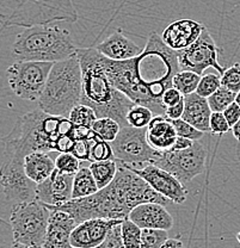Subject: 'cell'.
Instances as JSON below:
<instances>
[{
  "label": "cell",
  "instance_id": "obj_40",
  "mask_svg": "<svg viewBox=\"0 0 240 248\" xmlns=\"http://www.w3.org/2000/svg\"><path fill=\"white\" fill-rule=\"evenodd\" d=\"M14 244L15 239L11 224L0 217V248H11Z\"/></svg>",
  "mask_w": 240,
  "mask_h": 248
},
{
  "label": "cell",
  "instance_id": "obj_4",
  "mask_svg": "<svg viewBox=\"0 0 240 248\" xmlns=\"http://www.w3.org/2000/svg\"><path fill=\"white\" fill-rule=\"evenodd\" d=\"M82 73V94L80 104L94 108L97 118L109 117L115 120L121 128L127 126V113L135 103L110 81L96 48L78 49Z\"/></svg>",
  "mask_w": 240,
  "mask_h": 248
},
{
  "label": "cell",
  "instance_id": "obj_39",
  "mask_svg": "<svg viewBox=\"0 0 240 248\" xmlns=\"http://www.w3.org/2000/svg\"><path fill=\"white\" fill-rule=\"evenodd\" d=\"M209 126H210V133L216 134V135H224V134L228 133L229 129H231L223 112L211 113Z\"/></svg>",
  "mask_w": 240,
  "mask_h": 248
},
{
  "label": "cell",
  "instance_id": "obj_41",
  "mask_svg": "<svg viewBox=\"0 0 240 248\" xmlns=\"http://www.w3.org/2000/svg\"><path fill=\"white\" fill-rule=\"evenodd\" d=\"M184 99V95L182 94L178 90L175 89V87H171V89L167 90L166 92L162 95V104L165 105V108L172 107V105H177L178 103L182 102Z\"/></svg>",
  "mask_w": 240,
  "mask_h": 248
},
{
  "label": "cell",
  "instance_id": "obj_31",
  "mask_svg": "<svg viewBox=\"0 0 240 248\" xmlns=\"http://www.w3.org/2000/svg\"><path fill=\"white\" fill-rule=\"evenodd\" d=\"M122 240L126 248H141V228L127 218L121 224Z\"/></svg>",
  "mask_w": 240,
  "mask_h": 248
},
{
  "label": "cell",
  "instance_id": "obj_13",
  "mask_svg": "<svg viewBox=\"0 0 240 248\" xmlns=\"http://www.w3.org/2000/svg\"><path fill=\"white\" fill-rule=\"evenodd\" d=\"M0 185L5 198L12 204L25 203L36 200V186L28 178L24 170V160L15 156H6L0 166Z\"/></svg>",
  "mask_w": 240,
  "mask_h": 248
},
{
  "label": "cell",
  "instance_id": "obj_26",
  "mask_svg": "<svg viewBox=\"0 0 240 248\" xmlns=\"http://www.w3.org/2000/svg\"><path fill=\"white\" fill-rule=\"evenodd\" d=\"M201 77L192 71H179L172 80V86L178 90L183 95L192 94L196 92Z\"/></svg>",
  "mask_w": 240,
  "mask_h": 248
},
{
  "label": "cell",
  "instance_id": "obj_43",
  "mask_svg": "<svg viewBox=\"0 0 240 248\" xmlns=\"http://www.w3.org/2000/svg\"><path fill=\"white\" fill-rule=\"evenodd\" d=\"M183 112H184V99L178 103L177 105H172V107H167L165 108V116L172 121L182 118Z\"/></svg>",
  "mask_w": 240,
  "mask_h": 248
},
{
  "label": "cell",
  "instance_id": "obj_9",
  "mask_svg": "<svg viewBox=\"0 0 240 248\" xmlns=\"http://www.w3.org/2000/svg\"><path fill=\"white\" fill-rule=\"evenodd\" d=\"M147 128H134L127 125L121 128L110 146L117 162L127 164L134 169H144L159 156L160 152L154 151L147 142Z\"/></svg>",
  "mask_w": 240,
  "mask_h": 248
},
{
  "label": "cell",
  "instance_id": "obj_7",
  "mask_svg": "<svg viewBox=\"0 0 240 248\" xmlns=\"http://www.w3.org/2000/svg\"><path fill=\"white\" fill-rule=\"evenodd\" d=\"M77 19L72 0H0V25L4 28L74 23Z\"/></svg>",
  "mask_w": 240,
  "mask_h": 248
},
{
  "label": "cell",
  "instance_id": "obj_47",
  "mask_svg": "<svg viewBox=\"0 0 240 248\" xmlns=\"http://www.w3.org/2000/svg\"><path fill=\"white\" fill-rule=\"evenodd\" d=\"M11 248H32V247H28V246H25V245H22V244H18V242H15V244L12 245Z\"/></svg>",
  "mask_w": 240,
  "mask_h": 248
},
{
  "label": "cell",
  "instance_id": "obj_14",
  "mask_svg": "<svg viewBox=\"0 0 240 248\" xmlns=\"http://www.w3.org/2000/svg\"><path fill=\"white\" fill-rule=\"evenodd\" d=\"M122 164V162H121ZM135 174L141 177L154 191L167 198L171 203L183 204L187 201L188 190L175 175L167 170L160 169L156 165H147L144 169H134L127 164H123Z\"/></svg>",
  "mask_w": 240,
  "mask_h": 248
},
{
  "label": "cell",
  "instance_id": "obj_35",
  "mask_svg": "<svg viewBox=\"0 0 240 248\" xmlns=\"http://www.w3.org/2000/svg\"><path fill=\"white\" fill-rule=\"evenodd\" d=\"M105 160H115L112 148L110 142L104 141L98 136L91 146V162L105 161Z\"/></svg>",
  "mask_w": 240,
  "mask_h": 248
},
{
  "label": "cell",
  "instance_id": "obj_23",
  "mask_svg": "<svg viewBox=\"0 0 240 248\" xmlns=\"http://www.w3.org/2000/svg\"><path fill=\"white\" fill-rule=\"evenodd\" d=\"M55 170V160L46 152H32L24 157V170L36 184L46 180Z\"/></svg>",
  "mask_w": 240,
  "mask_h": 248
},
{
  "label": "cell",
  "instance_id": "obj_45",
  "mask_svg": "<svg viewBox=\"0 0 240 248\" xmlns=\"http://www.w3.org/2000/svg\"><path fill=\"white\" fill-rule=\"evenodd\" d=\"M161 248H184V245L179 239H167Z\"/></svg>",
  "mask_w": 240,
  "mask_h": 248
},
{
  "label": "cell",
  "instance_id": "obj_1",
  "mask_svg": "<svg viewBox=\"0 0 240 248\" xmlns=\"http://www.w3.org/2000/svg\"><path fill=\"white\" fill-rule=\"evenodd\" d=\"M100 61L113 86L138 105L148 108L154 115L165 116L162 95L172 86L180 71L178 51L172 50L152 32L138 56L126 61H112L100 54Z\"/></svg>",
  "mask_w": 240,
  "mask_h": 248
},
{
  "label": "cell",
  "instance_id": "obj_17",
  "mask_svg": "<svg viewBox=\"0 0 240 248\" xmlns=\"http://www.w3.org/2000/svg\"><path fill=\"white\" fill-rule=\"evenodd\" d=\"M205 28V25L193 19H178L162 31L161 40L172 50L180 51L192 46Z\"/></svg>",
  "mask_w": 240,
  "mask_h": 248
},
{
  "label": "cell",
  "instance_id": "obj_36",
  "mask_svg": "<svg viewBox=\"0 0 240 248\" xmlns=\"http://www.w3.org/2000/svg\"><path fill=\"white\" fill-rule=\"evenodd\" d=\"M55 169L67 174H76L80 170V160L72 153H60L55 159Z\"/></svg>",
  "mask_w": 240,
  "mask_h": 248
},
{
  "label": "cell",
  "instance_id": "obj_44",
  "mask_svg": "<svg viewBox=\"0 0 240 248\" xmlns=\"http://www.w3.org/2000/svg\"><path fill=\"white\" fill-rule=\"evenodd\" d=\"M192 143H193V141H192V140L178 136L176 140V143H175L174 147H172V151H182V149H188L192 146Z\"/></svg>",
  "mask_w": 240,
  "mask_h": 248
},
{
  "label": "cell",
  "instance_id": "obj_50",
  "mask_svg": "<svg viewBox=\"0 0 240 248\" xmlns=\"http://www.w3.org/2000/svg\"><path fill=\"white\" fill-rule=\"evenodd\" d=\"M42 248H43V247H42Z\"/></svg>",
  "mask_w": 240,
  "mask_h": 248
},
{
  "label": "cell",
  "instance_id": "obj_16",
  "mask_svg": "<svg viewBox=\"0 0 240 248\" xmlns=\"http://www.w3.org/2000/svg\"><path fill=\"white\" fill-rule=\"evenodd\" d=\"M122 222L112 218H91L81 222L72 232L71 245L73 248H96L104 241L112 227Z\"/></svg>",
  "mask_w": 240,
  "mask_h": 248
},
{
  "label": "cell",
  "instance_id": "obj_20",
  "mask_svg": "<svg viewBox=\"0 0 240 248\" xmlns=\"http://www.w3.org/2000/svg\"><path fill=\"white\" fill-rule=\"evenodd\" d=\"M146 138L154 151L166 152L172 149L178 136L171 120L166 116L156 115L147 126Z\"/></svg>",
  "mask_w": 240,
  "mask_h": 248
},
{
  "label": "cell",
  "instance_id": "obj_24",
  "mask_svg": "<svg viewBox=\"0 0 240 248\" xmlns=\"http://www.w3.org/2000/svg\"><path fill=\"white\" fill-rule=\"evenodd\" d=\"M99 191L94 174L90 167H81L74 174L73 188H72V198H84L95 195Z\"/></svg>",
  "mask_w": 240,
  "mask_h": 248
},
{
  "label": "cell",
  "instance_id": "obj_28",
  "mask_svg": "<svg viewBox=\"0 0 240 248\" xmlns=\"http://www.w3.org/2000/svg\"><path fill=\"white\" fill-rule=\"evenodd\" d=\"M237 93L229 91L226 87L221 86L210 97H208V104L213 112H224L232 103L236 102Z\"/></svg>",
  "mask_w": 240,
  "mask_h": 248
},
{
  "label": "cell",
  "instance_id": "obj_21",
  "mask_svg": "<svg viewBox=\"0 0 240 248\" xmlns=\"http://www.w3.org/2000/svg\"><path fill=\"white\" fill-rule=\"evenodd\" d=\"M96 49L105 58L112 61H126L138 56L139 46L125 36L121 30H116L109 37L96 46Z\"/></svg>",
  "mask_w": 240,
  "mask_h": 248
},
{
  "label": "cell",
  "instance_id": "obj_48",
  "mask_svg": "<svg viewBox=\"0 0 240 248\" xmlns=\"http://www.w3.org/2000/svg\"><path fill=\"white\" fill-rule=\"evenodd\" d=\"M236 103L240 107V91L237 93V95H236Z\"/></svg>",
  "mask_w": 240,
  "mask_h": 248
},
{
  "label": "cell",
  "instance_id": "obj_22",
  "mask_svg": "<svg viewBox=\"0 0 240 248\" xmlns=\"http://www.w3.org/2000/svg\"><path fill=\"white\" fill-rule=\"evenodd\" d=\"M211 113L213 111L209 107L207 98L201 97L196 92L184 95V112L182 120L192 124L197 130L205 134L210 133L209 121Z\"/></svg>",
  "mask_w": 240,
  "mask_h": 248
},
{
  "label": "cell",
  "instance_id": "obj_42",
  "mask_svg": "<svg viewBox=\"0 0 240 248\" xmlns=\"http://www.w3.org/2000/svg\"><path fill=\"white\" fill-rule=\"evenodd\" d=\"M223 113L224 118L227 120V122H228L229 126L232 128V126H233L234 124L240 120V107L236 102H234L232 103V104L229 105V107L227 108Z\"/></svg>",
  "mask_w": 240,
  "mask_h": 248
},
{
  "label": "cell",
  "instance_id": "obj_30",
  "mask_svg": "<svg viewBox=\"0 0 240 248\" xmlns=\"http://www.w3.org/2000/svg\"><path fill=\"white\" fill-rule=\"evenodd\" d=\"M153 115L154 113L148 108L135 104L127 113L128 125L134 128H147L152 118L154 117Z\"/></svg>",
  "mask_w": 240,
  "mask_h": 248
},
{
  "label": "cell",
  "instance_id": "obj_8",
  "mask_svg": "<svg viewBox=\"0 0 240 248\" xmlns=\"http://www.w3.org/2000/svg\"><path fill=\"white\" fill-rule=\"evenodd\" d=\"M50 210L42 202L33 200L14 204L10 216L15 242L32 248H42L47 234Z\"/></svg>",
  "mask_w": 240,
  "mask_h": 248
},
{
  "label": "cell",
  "instance_id": "obj_27",
  "mask_svg": "<svg viewBox=\"0 0 240 248\" xmlns=\"http://www.w3.org/2000/svg\"><path fill=\"white\" fill-rule=\"evenodd\" d=\"M91 129L104 141L112 142L120 133L121 125L112 118L104 117L97 118V121L94 123Z\"/></svg>",
  "mask_w": 240,
  "mask_h": 248
},
{
  "label": "cell",
  "instance_id": "obj_6",
  "mask_svg": "<svg viewBox=\"0 0 240 248\" xmlns=\"http://www.w3.org/2000/svg\"><path fill=\"white\" fill-rule=\"evenodd\" d=\"M82 94V73L78 56L55 62L38 102V108L51 116L68 118L80 104Z\"/></svg>",
  "mask_w": 240,
  "mask_h": 248
},
{
  "label": "cell",
  "instance_id": "obj_32",
  "mask_svg": "<svg viewBox=\"0 0 240 248\" xmlns=\"http://www.w3.org/2000/svg\"><path fill=\"white\" fill-rule=\"evenodd\" d=\"M167 239H169L167 231L141 229V248H161Z\"/></svg>",
  "mask_w": 240,
  "mask_h": 248
},
{
  "label": "cell",
  "instance_id": "obj_37",
  "mask_svg": "<svg viewBox=\"0 0 240 248\" xmlns=\"http://www.w3.org/2000/svg\"><path fill=\"white\" fill-rule=\"evenodd\" d=\"M172 124H174L175 129H176L177 136H180V138L189 139L192 140V141H200V140L205 136V133L197 130L195 126H192V124L185 122L182 118H179V120H174L172 121Z\"/></svg>",
  "mask_w": 240,
  "mask_h": 248
},
{
  "label": "cell",
  "instance_id": "obj_12",
  "mask_svg": "<svg viewBox=\"0 0 240 248\" xmlns=\"http://www.w3.org/2000/svg\"><path fill=\"white\" fill-rule=\"evenodd\" d=\"M219 53L220 49L207 28H205L200 37L192 46L178 51L180 71H192L202 76L206 69L211 67L221 76L224 68L219 63Z\"/></svg>",
  "mask_w": 240,
  "mask_h": 248
},
{
  "label": "cell",
  "instance_id": "obj_11",
  "mask_svg": "<svg viewBox=\"0 0 240 248\" xmlns=\"http://www.w3.org/2000/svg\"><path fill=\"white\" fill-rule=\"evenodd\" d=\"M206 159L207 152L205 147L200 141H193L192 146L188 149L160 152L152 165L167 170L184 184L205 172Z\"/></svg>",
  "mask_w": 240,
  "mask_h": 248
},
{
  "label": "cell",
  "instance_id": "obj_34",
  "mask_svg": "<svg viewBox=\"0 0 240 248\" xmlns=\"http://www.w3.org/2000/svg\"><path fill=\"white\" fill-rule=\"evenodd\" d=\"M221 86L226 87L229 91L238 93L240 91V63H234L233 66L224 69L221 74Z\"/></svg>",
  "mask_w": 240,
  "mask_h": 248
},
{
  "label": "cell",
  "instance_id": "obj_29",
  "mask_svg": "<svg viewBox=\"0 0 240 248\" xmlns=\"http://www.w3.org/2000/svg\"><path fill=\"white\" fill-rule=\"evenodd\" d=\"M68 120L73 124H76V125L91 129L94 123L97 121V116L94 108L87 107V105L79 104L71 111Z\"/></svg>",
  "mask_w": 240,
  "mask_h": 248
},
{
  "label": "cell",
  "instance_id": "obj_19",
  "mask_svg": "<svg viewBox=\"0 0 240 248\" xmlns=\"http://www.w3.org/2000/svg\"><path fill=\"white\" fill-rule=\"evenodd\" d=\"M78 226L69 214L61 210H50L43 248H73L71 235Z\"/></svg>",
  "mask_w": 240,
  "mask_h": 248
},
{
  "label": "cell",
  "instance_id": "obj_3",
  "mask_svg": "<svg viewBox=\"0 0 240 248\" xmlns=\"http://www.w3.org/2000/svg\"><path fill=\"white\" fill-rule=\"evenodd\" d=\"M94 135L92 129L36 108L18 118L11 133L1 141L5 144V156L24 160L32 152L72 153L79 141Z\"/></svg>",
  "mask_w": 240,
  "mask_h": 248
},
{
  "label": "cell",
  "instance_id": "obj_25",
  "mask_svg": "<svg viewBox=\"0 0 240 248\" xmlns=\"http://www.w3.org/2000/svg\"><path fill=\"white\" fill-rule=\"evenodd\" d=\"M117 161L105 160V161H94L90 165L92 174L96 180L98 188H104L112 182L117 173Z\"/></svg>",
  "mask_w": 240,
  "mask_h": 248
},
{
  "label": "cell",
  "instance_id": "obj_33",
  "mask_svg": "<svg viewBox=\"0 0 240 248\" xmlns=\"http://www.w3.org/2000/svg\"><path fill=\"white\" fill-rule=\"evenodd\" d=\"M221 87V77L216 74H206L201 77L198 86L196 89V93L201 97L208 98L213 94L214 92L218 91Z\"/></svg>",
  "mask_w": 240,
  "mask_h": 248
},
{
  "label": "cell",
  "instance_id": "obj_2",
  "mask_svg": "<svg viewBox=\"0 0 240 248\" xmlns=\"http://www.w3.org/2000/svg\"><path fill=\"white\" fill-rule=\"evenodd\" d=\"M117 173L113 180L97 193L84 198H72L59 206L47 205L49 210H61L69 214L77 223L91 218H112L125 221L135 206L144 203L166 205L167 198L154 191L141 177L125 165L117 162Z\"/></svg>",
  "mask_w": 240,
  "mask_h": 248
},
{
  "label": "cell",
  "instance_id": "obj_15",
  "mask_svg": "<svg viewBox=\"0 0 240 248\" xmlns=\"http://www.w3.org/2000/svg\"><path fill=\"white\" fill-rule=\"evenodd\" d=\"M74 174L54 170L53 173L36 186V200L46 205L59 206L72 200Z\"/></svg>",
  "mask_w": 240,
  "mask_h": 248
},
{
  "label": "cell",
  "instance_id": "obj_46",
  "mask_svg": "<svg viewBox=\"0 0 240 248\" xmlns=\"http://www.w3.org/2000/svg\"><path fill=\"white\" fill-rule=\"evenodd\" d=\"M231 129H232V134H233L234 139H236L238 142H240V120L234 124Z\"/></svg>",
  "mask_w": 240,
  "mask_h": 248
},
{
  "label": "cell",
  "instance_id": "obj_10",
  "mask_svg": "<svg viewBox=\"0 0 240 248\" xmlns=\"http://www.w3.org/2000/svg\"><path fill=\"white\" fill-rule=\"evenodd\" d=\"M53 64L51 62L16 61L6 71L10 89L22 99L38 100Z\"/></svg>",
  "mask_w": 240,
  "mask_h": 248
},
{
  "label": "cell",
  "instance_id": "obj_38",
  "mask_svg": "<svg viewBox=\"0 0 240 248\" xmlns=\"http://www.w3.org/2000/svg\"><path fill=\"white\" fill-rule=\"evenodd\" d=\"M121 224L122 223L113 226L112 231L109 232V234L104 239V241L96 248H126L125 245H123Z\"/></svg>",
  "mask_w": 240,
  "mask_h": 248
},
{
  "label": "cell",
  "instance_id": "obj_49",
  "mask_svg": "<svg viewBox=\"0 0 240 248\" xmlns=\"http://www.w3.org/2000/svg\"><path fill=\"white\" fill-rule=\"evenodd\" d=\"M237 240H238V242L240 244V232L237 234Z\"/></svg>",
  "mask_w": 240,
  "mask_h": 248
},
{
  "label": "cell",
  "instance_id": "obj_18",
  "mask_svg": "<svg viewBox=\"0 0 240 248\" xmlns=\"http://www.w3.org/2000/svg\"><path fill=\"white\" fill-rule=\"evenodd\" d=\"M128 218L141 229L170 231L175 223L171 214L159 203L140 204L130 211Z\"/></svg>",
  "mask_w": 240,
  "mask_h": 248
},
{
  "label": "cell",
  "instance_id": "obj_5",
  "mask_svg": "<svg viewBox=\"0 0 240 248\" xmlns=\"http://www.w3.org/2000/svg\"><path fill=\"white\" fill-rule=\"evenodd\" d=\"M68 30L58 25H33L17 35L12 54L17 61L55 63L68 60L78 53Z\"/></svg>",
  "mask_w": 240,
  "mask_h": 248
}]
</instances>
